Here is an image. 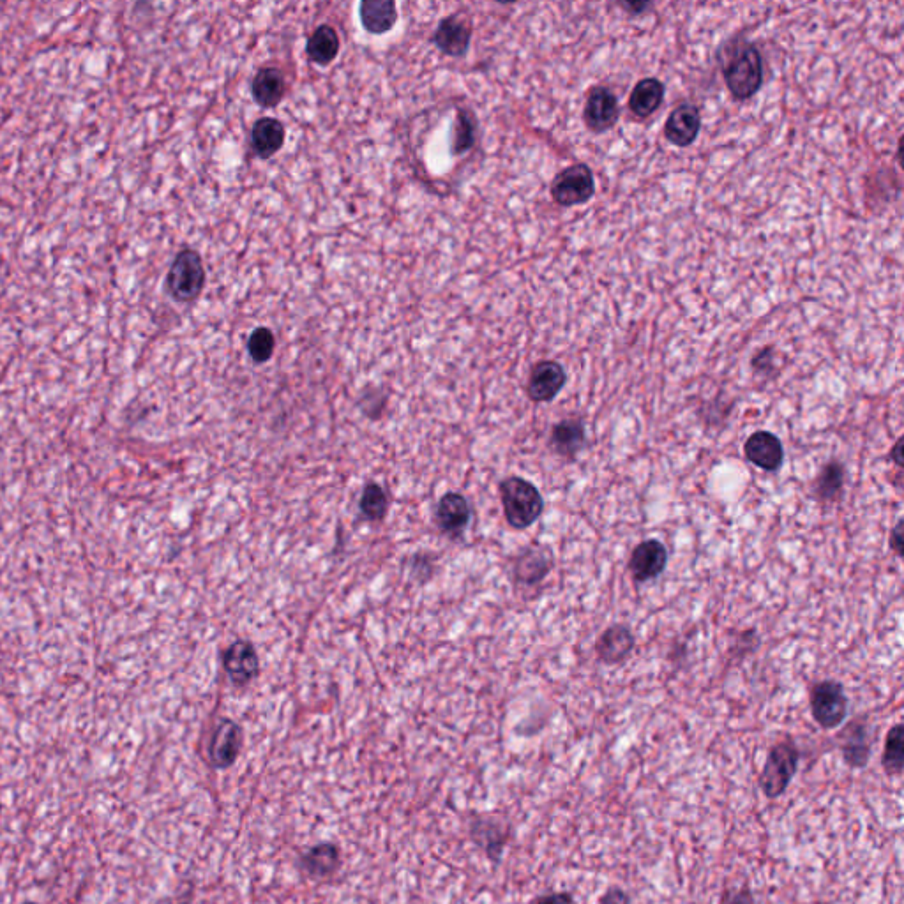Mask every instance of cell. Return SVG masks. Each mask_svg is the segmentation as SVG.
Segmentation results:
<instances>
[{
  "label": "cell",
  "instance_id": "obj_1",
  "mask_svg": "<svg viewBox=\"0 0 904 904\" xmlns=\"http://www.w3.org/2000/svg\"><path fill=\"white\" fill-rule=\"evenodd\" d=\"M724 82L731 96L739 101L753 98L763 83L761 53L751 43H735L723 57Z\"/></svg>",
  "mask_w": 904,
  "mask_h": 904
},
{
  "label": "cell",
  "instance_id": "obj_2",
  "mask_svg": "<svg viewBox=\"0 0 904 904\" xmlns=\"http://www.w3.org/2000/svg\"><path fill=\"white\" fill-rule=\"evenodd\" d=\"M505 520L514 530L532 527L544 511V498L535 484L521 477H507L500 483Z\"/></svg>",
  "mask_w": 904,
  "mask_h": 904
},
{
  "label": "cell",
  "instance_id": "obj_3",
  "mask_svg": "<svg viewBox=\"0 0 904 904\" xmlns=\"http://www.w3.org/2000/svg\"><path fill=\"white\" fill-rule=\"evenodd\" d=\"M799 761V747L793 740H781L772 746L760 774V788L765 797L777 799L788 790L799 769Z\"/></svg>",
  "mask_w": 904,
  "mask_h": 904
},
{
  "label": "cell",
  "instance_id": "obj_4",
  "mask_svg": "<svg viewBox=\"0 0 904 904\" xmlns=\"http://www.w3.org/2000/svg\"><path fill=\"white\" fill-rule=\"evenodd\" d=\"M205 285L204 262L193 249H184L177 257L166 276V287L175 301H195L202 294Z\"/></svg>",
  "mask_w": 904,
  "mask_h": 904
},
{
  "label": "cell",
  "instance_id": "obj_5",
  "mask_svg": "<svg viewBox=\"0 0 904 904\" xmlns=\"http://www.w3.org/2000/svg\"><path fill=\"white\" fill-rule=\"evenodd\" d=\"M811 714L816 724L823 730H834L844 723L848 716V696L837 680H822L811 687L809 693Z\"/></svg>",
  "mask_w": 904,
  "mask_h": 904
},
{
  "label": "cell",
  "instance_id": "obj_6",
  "mask_svg": "<svg viewBox=\"0 0 904 904\" xmlns=\"http://www.w3.org/2000/svg\"><path fill=\"white\" fill-rule=\"evenodd\" d=\"M551 198L562 207L587 204L596 193L594 174L587 165H573L562 170L551 182Z\"/></svg>",
  "mask_w": 904,
  "mask_h": 904
},
{
  "label": "cell",
  "instance_id": "obj_7",
  "mask_svg": "<svg viewBox=\"0 0 904 904\" xmlns=\"http://www.w3.org/2000/svg\"><path fill=\"white\" fill-rule=\"evenodd\" d=\"M668 565V550L661 541L647 539L641 541L629 558V573L634 583L656 580Z\"/></svg>",
  "mask_w": 904,
  "mask_h": 904
},
{
  "label": "cell",
  "instance_id": "obj_8",
  "mask_svg": "<svg viewBox=\"0 0 904 904\" xmlns=\"http://www.w3.org/2000/svg\"><path fill=\"white\" fill-rule=\"evenodd\" d=\"M242 747V730L232 719H221L212 733L209 744V760L216 769H228L239 758Z\"/></svg>",
  "mask_w": 904,
  "mask_h": 904
},
{
  "label": "cell",
  "instance_id": "obj_9",
  "mask_svg": "<svg viewBox=\"0 0 904 904\" xmlns=\"http://www.w3.org/2000/svg\"><path fill=\"white\" fill-rule=\"evenodd\" d=\"M620 108H618L617 96L608 87H594L588 92L587 103L583 119L590 131L603 133L613 128L618 121Z\"/></svg>",
  "mask_w": 904,
  "mask_h": 904
},
{
  "label": "cell",
  "instance_id": "obj_10",
  "mask_svg": "<svg viewBox=\"0 0 904 904\" xmlns=\"http://www.w3.org/2000/svg\"><path fill=\"white\" fill-rule=\"evenodd\" d=\"M744 456L754 467L765 472H777L783 467V442L770 431H756L746 440Z\"/></svg>",
  "mask_w": 904,
  "mask_h": 904
},
{
  "label": "cell",
  "instance_id": "obj_11",
  "mask_svg": "<svg viewBox=\"0 0 904 904\" xmlns=\"http://www.w3.org/2000/svg\"><path fill=\"white\" fill-rule=\"evenodd\" d=\"M565 380H567V375L558 362H539V364H535L534 370L528 378V398L535 403L553 401L564 389Z\"/></svg>",
  "mask_w": 904,
  "mask_h": 904
},
{
  "label": "cell",
  "instance_id": "obj_12",
  "mask_svg": "<svg viewBox=\"0 0 904 904\" xmlns=\"http://www.w3.org/2000/svg\"><path fill=\"white\" fill-rule=\"evenodd\" d=\"M223 666L226 675L234 682L235 686H248L253 678L257 677L260 670L258 654L251 641L239 640L226 648L223 656Z\"/></svg>",
  "mask_w": 904,
  "mask_h": 904
},
{
  "label": "cell",
  "instance_id": "obj_13",
  "mask_svg": "<svg viewBox=\"0 0 904 904\" xmlns=\"http://www.w3.org/2000/svg\"><path fill=\"white\" fill-rule=\"evenodd\" d=\"M587 445L585 424L578 417L562 419L551 428L550 447L565 461H576Z\"/></svg>",
  "mask_w": 904,
  "mask_h": 904
},
{
  "label": "cell",
  "instance_id": "obj_14",
  "mask_svg": "<svg viewBox=\"0 0 904 904\" xmlns=\"http://www.w3.org/2000/svg\"><path fill=\"white\" fill-rule=\"evenodd\" d=\"M636 645L633 631L622 624H615L604 629L597 638L596 656L601 663L618 664L631 656Z\"/></svg>",
  "mask_w": 904,
  "mask_h": 904
},
{
  "label": "cell",
  "instance_id": "obj_15",
  "mask_svg": "<svg viewBox=\"0 0 904 904\" xmlns=\"http://www.w3.org/2000/svg\"><path fill=\"white\" fill-rule=\"evenodd\" d=\"M700 129V110L694 105H680L670 113L664 126V136L673 145L689 147L700 135Z\"/></svg>",
  "mask_w": 904,
  "mask_h": 904
},
{
  "label": "cell",
  "instance_id": "obj_16",
  "mask_svg": "<svg viewBox=\"0 0 904 904\" xmlns=\"http://www.w3.org/2000/svg\"><path fill=\"white\" fill-rule=\"evenodd\" d=\"M470 41H472V29L458 15L449 16L438 23L437 31L433 36V43L438 50L451 57H463L470 48Z\"/></svg>",
  "mask_w": 904,
  "mask_h": 904
},
{
  "label": "cell",
  "instance_id": "obj_17",
  "mask_svg": "<svg viewBox=\"0 0 904 904\" xmlns=\"http://www.w3.org/2000/svg\"><path fill=\"white\" fill-rule=\"evenodd\" d=\"M470 516H472L470 504H468L467 498L460 493H447L440 498L437 521L438 527L445 535L458 539L463 534V530L467 528Z\"/></svg>",
  "mask_w": 904,
  "mask_h": 904
},
{
  "label": "cell",
  "instance_id": "obj_18",
  "mask_svg": "<svg viewBox=\"0 0 904 904\" xmlns=\"http://www.w3.org/2000/svg\"><path fill=\"white\" fill-rule=\"evenodd\" d=\"M470 834L486 855L497 862L509 841V825L498 818H477L472 822Z\"/></svg>",
  "mask_w": 904,
  "mask_h": 904
},
{
  "label": "cell",
  "instance_id": "obj_19",
  "mask_svg": "<svg viewBox=\"0 0 904 904\" xmlns=\"http://www.w3.org/2000/svg\"><path fill=\"white\" fill-rule=\"evenodd\" d=\"M299 864L311 878H331L341 867V852L336 844H315L301 853Z\"/></svg>",
  "mask_w": 904,
  "mask_h": 904
},
{
  "label": "cell",
  "instance_id": "obj_20",
  "mask_svg": "<svg viewBox=\"0 0 904 904\" xmlns=\"http://www.w3.org/2000/svg\"><path fill=\"white\" fill-rule=\"evenodd\" d=\"M551 560L550 551L543 546H530L516 558L514 564V578L521 585H537L550 574Z\"/></svg>",
  "mask_w": 904,
  "mask_h": 904
},
{
  "label": "cell",
  "instance_id": "obj_21",
  "mask_svg": "<svg viewBox=\"0 0 904 904\" xmlns=\"http://www.w3.org/2000/svg\"><path fill=\"white\" fill-rule=\"evenodd\" d=\"M841 753L846 765L853 769H864L871 758L869 730L862 719H855L841 735Z\"/></svg>",
  "mask_w": 904,
  "mask_h": 904
},
{
  "label": "cell",
  "instance_id": "obj_22",
  "mask_svg": "<svg viewBox=\"0 0 904 904\" xmlns=\"http://www.w3.org/2000/svg\"><path fill=\"white\" fill-rule=\"evenodd\" d=\"M359 11L362 27L370 34H385L398 22V8L394 0H364Z\"/></svg>",
  "mask_w": 904,
  "mask_h": 904
},
{
  "label": "cell",
  "instance_id": "obj_23",
  "mask_svg": "<svg viewBox=\"0 0 904 904\" xmlns=\"http://www.w3.org/2000/svg\"><path fill=\"white\" fill-rule=\"evenodd\" d=\"M285 91H287L285 76L276 68L260 69L251 83L253 98L264 108L279 105L281 99L285 98Z\"/></svg>",
  "mask_w": 904,
  "mask_h": 904
},
{
  "label": "cell",
  "instance_id": "obj_24",
  "mask_svg": "<svg viewBox=\"0 0 904 904\" xmlns=\"http://www.w3.org/2000/svg\"><path fill=\"white\" fill-rule=\"evenodd\" d=\"M251 144L258 158H272L285 144V126L272 117L260 119L251 131Z\"/></svg>",
  "mask_w": 904,
  "mask_h": 904
},
{
  "label": "cell",
  "instance_id": "obj_25",
  "mask_svg": "<svg viewBox=\"0 0 904 904\" xmlns=\"http://www.w3.org/2000/svg\"><path fill=\"white\" fill-rule=\"evenodd\" d=\"M844 475H846V470L841 461L830 460L829 463H825L811 484L813 497L822 504H829V502L837 500L843 491Z\"/></svg>",
  "mask_w": 904,
  "mask_h": 904
},
{
  "label": "cell",
  "instance_id": "obj_26",
  "mask_svg": "<svg viewBox=\"0 0 904 904\" xmlns=\"http://www.w3.org/2000/svg\"><path fill=\"white\" fill-rule=\"evenodd\" d=\"M663 99V82L657 80V78H645V80L636 83V87L631 92L629 108H631V112L638 119H647L661 106Z\"/></svg>",
  "mask_w": 904,
  "mask_h": 904
},
{
  "label": "cell",
  "instance_id": "obj_27",
  "mask_svg": "<svg viewBox=\"0 0 904 904\" xmlns=\"http://www.w3.org/2000/svg\"><path fill=\"white\" fill-rule=\"evenodd\" d=\"M339 53L338 32L331 25H320L306 43V55L318 66H329Z\"/></svg>",
  "mask_w": 904,
  "mask_h": 904
},
{
  "label": "cell",
  "instance_id": "obj_28",
  "mask_svg": "<svg viewBox=\"0 0 904 904\" xmlns=\"http://www.w3.org/2000/svg\"><path fill=\"white\" fill-rule=\"evenodd\" d=\"M475 142H477V122H475L474 115L468 113L467 110H458L456 121L452 126V156H461L470 149H474Z\"/></svg>",
  "mask_w": 904,
  "mask_h": 904
},
{
  "label": "cell",
  "instance_id": "obj_29",
  "mask_svg": "<svg viewBox=\"0 0 904 904\" xmlns=\"http://www.w3.org/2000/svg\"><path fill=\"white\" fill-rule=\"evenodd\" d=\"M883 770L889 776H901L904 765V728L897 723L890 728L882 754Z\"/></svg>",
  "mask_w": 904,
  "mask_h": 904
},
{
  "label": "cell",
  "instance_id": "obj_30",
  "mask_svg": "<svg viewBox=\"0 0 904 904\" xmlns=\"http://www.w3.org/2000/svg\"><path fill=\"white\" fill-rule=\"evenodd\" d=\"M387 509L389 498L385 491L378 484H366L361 497V513L364 514V518L370 521L384 520Z\"/></svg>",
  "mask_w": 904,
  "mask_h": 904
},
{
  "label": "cell",
  "instance_id": "obj_31",
  "mask_svg": "<svg viewBox=\"0 0 904 904\" xmlns=\"http://www.w3.org/2000/svg\"><path fill=\"white\" fill-rule=\"evenodd\" d=\"M274 348H276V338H274L271 329H267V327H258L249 336L248 352L251 355V359L257 364H264V362L269 361L272 354H274Z\"/></svg>",
  "mask_w": 904,
  "mask_h": 904
},
{
  "label": "cell",
  "instance_id": "obj_32",
  "mask_svg": "<svg viewBox=\"0 0 904 904\" xmlns=\"http://www.w3.org/2000/svg\"><path fill=\"white\" fill-rule=\"evenodd\" d=\"M890 550L896 553L897 558H903L904 555V530L903 520H897L896 527L890 530Z\"/></svg>",
  "mask_w": 904,
  "mask_h": 904
},
{
  "label": "cell",
  "instance_id": "obj_33",
  "mask_svg": "<svg viewBox=\"0 0 904 904\" xmlns=\"http://www.w3.org/2000/svg\"><path fill=\"white\" fill-rule=\"evenodd\" d=\"M721 904H754L753 892L744 887V889L730 890L726 892Z\"/></svg>",
  "mask_w": 904,
  "mask_h": 904
},
{
  "label": "cell",
  "instance_id": "obj_34",
  "mask_svg": "<svg viewBox=\"0 0 904 904\" xmlns=\"http://www.w3.org/2000/svg\"><path fill=\"white\" fill-rule=\"evenodd\" d=\"M753 368L758 373H767V371L774 368V354H772L770 348H765V350L758 352V355L753 359Z\"/></svg>",
  "mask_w": 904,
  "mask_h": 904
},
{
  "label": "cell",
  "instance_id": "obj_35",
  "mask_svg": "<svg viewBox=\"0 0 904 904\" xmlns=\"http://www.w3.org/2000/svg\"><path fill=\"white\" fill-rule=\"evenodd\" d=\"M599 904H631V899L622 889H610L604 892L603 897L599 899Z\"/></svg>",
  "mask_w": 904,
  "mask_h": 904
},
{
  "label": "cell",
  "instance_id": "obj_36",
  "mask_svg": "<svg viewBox=\"0 0 904 904\" xmlns=\"http://www.w3.org/2000/svg\"><path fill=\"white\" fill-rule=\"evenodd\" d=\"M535 904H574V899L569 892H551L539 897Z\"/></svg>",
  "mask_w": 904,
  "mask_h": 904
},
{
  "label": "cell",
  "instance_id": "obj_37",
  "mask_svg": "<svg viewBox=\"0 0 904 904\" xmlns=\"http://www.w3.org/2000/svg\"><path fill=\"white\" fill-rule=\"evenodd\" d=\"M903 451H904L903 438H897L896 444H894V447H892V451H890V460L894 461V465H896L897 470H899V472H901V470H903V460H904Z\"/></svg>",
  "mask_w": 904,
  "mask_h": 904
},
{
  "label": "cell",
  "instance_id": "obj_38",
  "mask_svg": "<svg viewBox=\"0 0 904 904\" xmlns=\"http://www.w3.org/2000/svg\"><path fill=\"white\" fill-rule=\"evenodd\" d=\"M620 6L627 9V11H631V13H640V11H647L650 8V4H647V2H624Z\"/></svg>",
  "mask_w": 904,
  "mask_h": 904
},
{
  "label": "cell",
  "instance_id": "obj_39",
  "mask_svg": "<svg viewBox=\"0 0 904 904\" xmlns=\"http://www.w3.org/2000/svg\"><path fill=\"white\" fill-rule=\"evenodd\" d=\"M27 904H34V903H27Z\"/></svg>",
  "mask_w": 904,
  "mask_h": 904
}]
</instances>
